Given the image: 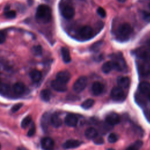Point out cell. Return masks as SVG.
<instances>
[{
	"instance_id": "cell-45",
	"label": "cell",
	"mask_w": 150,
	"mask_h": 150,
	"mask_svg": "<svg viewBox=\"0 0 150 150\" xmlns=\"http://www.w3.org/2000/svg\"><path fill=\"white\" fill-rule=\"evenodd\" d=\"M148 45H149V46H150V40H149L148 42Z\"/></svg>"
},
{
	"instance_id": "cell-1",
	"label": "cell",
	"mask_w": 150,
	"mask_h": 150,
	"mask_svg": "<svg viewBox=\"0 0 150 150\" xmlns=\"http://www.w3.org/2000/svg\"><path fill=\"white\" fill-rule=\"evenodd\" d=\"M35 17L39 23H47L52 19V11L49 6L46 5H40L37 8Z\"/></svg>"
},
{
	"instance_id": "cell-19",
	"label": "cell",
	"mask_w": 150,
	"mask_h": 150,
	"mask_svg": "<svg viewBox=\"0 0 150 150\" xmlns=\"http://www.w3.org/2000/svg\"><path fill=\"white\" fill-rule=\"evenodd\" d=\"M50 123L54 127L59 128L62 125V120L57 114L54 113L51 115Z\"/></svg>"
},
{
	"instance_id": "cell-49",
	"label": "cell",
	"mask_w": 150,
	"mask_h": 150,
	"mask_svg": "<svg viewBox=\"0 0 150 150\" xmlns=\"http://www.w3.org/2000/svg\"><path fill=\"white\" fill-rule=\"evenodd\" d=\"M149 8H150V5H149Z\"/></svg>"
},
{
	"instance_id": "cell-23",
	"label": "cell",
	"mask_w": 150,
	"mask_h": 150,
	"mask_svg": "<svg viewBox=\"0 0 150 150\" xmlns=\"http://www.w3.org/2000/svg\"><path fill=\"white\" fill-rule=\"evenodd\" d=\"M30 79L33 82H38L42 78V73L38 70H33L29 73Z\"/></svg>"
},
{
	"instance_id": "cell-35",
	"label": "cell",
	"mask_w": 150,
	"mask_h": 150,
	"mask_svg": "<svg viewBox=\"0 0 150 150\" xmlns=\"http://www.w3.org/2000/svg\"><path fill=\"white\" fill-rule=\"evenodd\" d=\"M103 45V42L102 41H98L96 43H94L91 46V49L94 51V52H97L98 51L100 47H101Z\"/></svg>"
},
{
	"instance_id": "cell-3",
	"label": "cell",
	"mask_w": 150,
	"mask_h": 150,
	"mask_svg": "<svg viewBox=\"0 0 150 150\" xmlns=\"http://www.w3.org/2000/svg\"><path fill=\"white\" fill-rule=\"evenodd\" d=\"M132 32V28L129 23H125L121 25L116 32V36L118 40L125 42L129 39Z\"/></svg>"
},
{
	"instance_id": "cell-39",
	"label": "cell",
	"mask_w": 150,
	"mask_h": 150,
	"mask_svg": "<svg viewBox=\"0 0 150 150\" xmlns=\"http://www.w3.org/2000/svg\"><path fill=\"white\" fill-rule=\"evenodd\" d=\"M104 139L101 137H96L93 139V142L96 145H101L104 143Z\"/></svg>"
},
{
	"instance_id": "cell-16",
	"label": "cell",
	"mask_w": 150,
	"mask_h": 150,
	"mask_svg": "<svg viewBox=\"0 0 150 150\" xmlns=\"http://www.w3.org/2000/svg\"><path fill=\"white\" fill-rule=\"evenodd\" d=\"M81 142L76 139H69L66 141L63 145V148L66 149L76 148L81 145Z\"/></svg>"
},
{
	"instance_id": "cell-21",
	"label": "cell",
	"mask_w": 150,
	"mask_h": 150,
	"mask_svg": "<svg viewBox=\"0 0 150 150\" xmlns=\"http://www.w3.org/2000/svg\"><path fill=\"white\" fill-rule=\"evenodd\" d=\"M84 134L87 138L89 139H94L98 135V131L96 128L90 127L87 128L85 131Z\"/></svg>"
},
{
	"instance_id": "cell-13",
	"label": "cell",
	"mask_w": 150,
	"mask_h": 150,
	"mask_svg": "<svg viewBox=\"0 0 150 150\" xmlns=\"http://www.w3.org/2000/svg\"><path fill=\"white\" fill-rule=\"evenodd\" d=\"M51 86L54 90L59 92H64L67 90L66 84H64L56 79L52 81Z\"/></svg>"
},
{
	"instance_id": "cell-43",
	"label": "cell",
	"mask_w": 150,
	"mask_h": 150,
	"mask_svg": "<svg viewBox=\"0 0 150 150\" xmlns=\"http://www.w3.org/2000/svg\"><path fill=\"white\" fill-rule=\"evenodd\" d=\"M147 96H148V98L150 100V91L147 94Z\"/></svg>"
},
{
	"instance_id": "cell-30",
	"label": "cell",
	"mask_w": 150,
	"mask_h": 150,
	"mask_svg": "<svg viewBox=\"0 0 150 150\" xmlns=\"http://www.w3.org/2000/svg\"><path fill=\"white\" fill-rule=\"evenodd\" d=\"M32 51L33 54L36 56H40L42 53V48L40 45H35L33 46Z\"/></svg>"
},
{
	"instance_id": "cell-38",
	"label": "cell",
	"mask_w": 150,
	"mask_h": 150,
	"mask_svg": "<svg viewBox=\"0 0 150 150\" xmlns=\"http://www.w3.org/2000/svg\"><path fill=\"white\" fill-rule=\"evenodd\" d=\"M97 12L98 14V15L101 18H105L106 16V12L102 7L98 8L97 10Z\"/></svg>"
},
{
	"instance_id": "cell-8",
	"label": "cell",
	"mask_w": 150,
	"mask_h": 150,
	"mask_svg": "<svg viewBox=\"0 0 150 150\" xmlns=\"http://www.w3.org/2000/svg\"><path fill=\"white\" fill-rule=\"evenodd\" d=\"M138 69L141 75L148 76L150 74V63L146 60L141 61L138 65Z\"/></svg>"
},
{
	"instance_id": "cell-6",
	"label": "cell",
	"mask_w": 150,
	"mask_h": 150,
	"mask_svg": "<svg viewBox=\"0 0 150 150\" xmlns=\"http://www.w3.org/2000/svg\"><path fill=\"white\" fill-rule=\"evenodd\" d=\"M110 96L114 101H122L125 99V95L124 91L120 87H114L111 90Z\"/></svg>"
},
{
	"instance_id": "cell-17",
	"label": "cell",
	"mask_w": 150,
	"mask_h": 150,
	"mask_svg": "<svg viewBox=\"0 0 150 150\" xmlns=\"http://www.w3.org/2000/svg\"><path fill=\"white\" fill-rule=\"evenodd\" d=\"M13 93L16 95H22L25 90V86L22 82L15 83L12 87Z\"/></svg>"
},
{
	"instance_id": "cell-20",
	"label": "cell",
	"mask_w": 150,
	"mask_h": 150,
	"mask_svg": "<svg viewBox=\"0 0 150 150\" xmlns=\"http://www.w3.org/2000/svg\"><path fill=\"white\" fill-rule=\"evenodd\" d=\"M138 87L140 93L144 95H147L150 91V83L149 82L142 81L139 83Z\"/></svg>"
},
{
	"instance_id": "cell-31",
	"label": "cell",
	"mask_w": 150,
	"mask_h": 150,
	"mask_svg": "<svg viewBox=\"0 0 150 150\" xmlns=\"http://www.w3.org/2000/svg\"><path fill=\"white\" fill-rule=\"evenodd\" d=\"M4 15L8 19H13L16 17V12L15 11L8 10V11L5 12Z\"/></svg>"
},
{
	"instance_id": "cell-11",
	"label": "cell",
	"mask_w": 150,
	"mask_h": 150,
	"mask_svg": "<svg viewBox=\"0 0 150 150\" xmlns=\"http://www.w3.org/2000/svg\"><path fill=\"white\" fill-rule=\"evenodd\" d=\"M119 115L115 112H110L105 117V122L110 125H114L120 122Z\"/></svg>"
},
{
	"instance_id": "cell-40",
	"label": "cell",
	"mask_w": 150,
	"mask_h": 150,
	"mask_svg": "<svg viewBox=\"0 0 150 150\" xmlns=\"http://www.w3.org/2000/svg\"><path fill=\"white\" fill-rule=\"evenodd\" d=\"M6 40V32L4 30H0V44L4 43Z\"/></svg>"
},
{
	"instance_id": "cell-34",
	"label": "cell",
	"mask_w": 150,
	"mask_h": 150,
	"mask_svg": "<svg viewBox=\"0 0 150 150\" xmlns=\"http://www.w3.org/2000/svg\"><path fill=\"white\" fill-rule=\"evenodd\" d=\"M141 15L144 21L146 22H150V13L147 11H142Z\"/></svg>"
},
{
	"instance_id": "cell-10",
	"label": "cell",
	"mask_w": 150,
	"mask_h": 150,
	"mask_svg": "<svg viewBox=\"0 0 150 150\" xmlns=\"http://www.w3.org/2000/svg\"><path fill=\"white\" fill-rule=\"evenodd\" d=\"M41 146L44 150H52L54 148V141L50 137H45L42 139Z\"/></svg>"
},
{
	"instance_id": "cell-18",
	"label": "cell",
	"mask_w": 150,
	"mask_h": 150,
	"mask_svg": "<svg viewBox=\"0 0 150 150\" xmlns=\"http://www.w3.org/2000/svg\"><path fill=\"white\" fill-rule=\"evenodd\" d=\"M117 84L122 89L128 88L130 84L129 79L128 77H120L117 79Z\"/></svg>"
},
{
	"instance_id": "cell-26",
	"label": "cell",
	"mask_w": 150,
	"mask_h": 150,
	"mask_svg": "<svg viewBox=\"0 0 150 150\" xmlns=\"http://www.w3.org/2000/svg\"><path fill=\"white\" fill-rule=\"evenodd\" d=\"M112 69L113 67H112V63L111 61H108L105 62L102 65V67H101V70L104 73H108L112 70Z\"/></svg>"
},
{
	"instance_id": "cell-41",
	"label": "cell",
	"mask_w": 150,
	"mask_h": 150,
	"mask_svg": "<svg viewBox=\"0 0 150 150\" xmlns=\"http://www.w3.org/2000/svg\"><path fill=\"white\" fill-rule=\"evenodd\" d=\"M3 69H4V66L1 63H0V72L2 71Z\"/></svg>"
},
{
	"instance_id": "cell-46",
	"label": "cell",
	"mask_w": 150,
	"mask_h": 150,
	"mask_svg": "<svg viewBox=\"0 0 150 150\" xmlns=\"http://www.w3.org/2000/svg\"><path fill=\"white\" fill-rule=\"evenodd\" d=\"M108 150H114V149H112V148H110V149H108Z\"/></svg>"
},
{
	"instance_id": "cell-27",
	"label": "cell",
	"mask_w": 150,
	"mask_h": 150,
	"mask_svg": "<svg viewBox=\"0 0 150 150\" xmlns=\"http://www.w3.org/2000/svg\"><path fill=\"white\" fill-rule=\"evenodd\" d=\"M142 144H143L142 141L140 140H138L135 141L133 144L129 146L126 149V150H139V148L142 146Z\"/></svg>"
},
{
	"instance_id": "cell-32",
	"label": "cell",
	"mask_w": 150,
	"mask_h": 150,
	"mask_svg": "<svg viewBox=\"0 0 150 150\" xmlns=\"http://www.w3.org/2000/svg\"><path fill=\"white\" fill-rule=\"evenodd\" d=\"M118 139V136L115 133L110 134L108 137V141L110 143H115Z\"/></svg>"
},
{
	"instance_id": "cell-24",
	"label": "cell",
	"mask_w": 150,
	"mask_h": 150,
	"mask_svg": "<svg viewBox=\"0 0 150 150\" xmlns=\"http://www.w3.org/2000/svg\"><path fill=\"white\" fill-rule=\"evenodd\" d=\"M51 92L48 89H44L40 91V97L41 99L44 101H49L51 98Z\"/></svg>"
},
{
	"instance_id": "cell-5",
	"label": "cell",
	"mask_w": 150,
	"mask_h": 150,
	"mask_svg": "<svg viewBox=\"0 0 150 150\" xmlns=\"http://www.w3.org/2000/svg\"><path fill=\"white\" fill-rule=\"evenodd\" d=\"M87 84V79L86 76H81L76 80L74 82L73 88L76 93H80L83 91Z\"/></svg>"
},
{
	"instance_id": "cell-9",
	"label": "cell",
	"mask_w": 150,
	"mask_h": 150,
	"mask_svg": "<svg viewBox=\"0 0 150 150\" xmlns=\"http://www.w3.org/2000/svg\"><path fill=\"white\" fill-rule=\"evenodd\" d=\"M71 78L70 73L66 70H63L58 72L56 76V80L64 83L67 84Z\"/></svg>"
},
{
	"instance_id": "cell-4",
	"label": "cell",
	"mask_w": 150,
	"mask_h": 150,
	"mask_svg": "<svg viewBox=\"0 0 150 150\" xmlns=\"http://www.w3.org/2000/svg\"><path fill=\"white\" fill-rule=\"evenodd\" d=\"M112 67L117 71H123L127 68V64L122 54L121 53L114 54L111 56Z\"/></svg>"
},
{
	"instance_id": "cell-44",
	"label": "cell",
	"mask_w": 150,
	"mask_h": 150,
	"mask_svg": "<svg viewBox=\"0 0 150 150\" xmlns=\"http://www.w3.org/2000/svg\"><path fill=\"white\" fill-rule=\"evenodd\" d=\"M120 2H124L126 1V0H117Z\"/></svg>"
},
{
	"instance_id": "cell-47",
	"label": "cell",
	"mask_w": 150,
	"mask_h": 150,
	"mask_svg": "<svg viewBox=\"0 0 150 150\" xmlns=\"http://www.w3.org/2000/svg\"><path fill=\"white\" fill-rule=\"evenodd\" d=\"M1 144H0V150H1Z\"/></svg>"
},
{
	"instance_id": "cell-14",
	"label": "cell",
	"mask_w": 150,
	"mask_h": 150,
	"mask_svg": "<svg viewBox=\"0 0 150 150\" xmlns=\"http://www.w3.org/2000/svg\"><path fill=\"white\" fill-rule=\"evenodd\" d=\"M64 122L67 126L73 127L76 126L78 122V118L75 115L69 114L66 116L64 118Z\"/></svg>"
},
{
	"instance_id": "cell-7",
	"label": "cell",
	"mask_w": 150,
	"mask_h": 150,
	"mask_svg": "<svg viewBox=\"0 0 150 150\" xmlns=\"http://www.w3.org/2000/svg\"><path fill=\"white\" fill-rule=\"evenodd\" d=\"M94 30L93 28L90 26H84L80 28L79 31V35L80 37L84 39L87 40L91 38L93 36Z\"/></svg>"
},
{
	"instance_id": "cell-15",
	"label": "cell",
	"mask_w": 150,
	"mask_h": 150,
	"mask_svg": "<svg viewBox=\"0 0 150 150\" xmlns=\"http://www.w3.org/2000/svg\"><path fill=\"white\" fill-rule=\"evenodd\" d=\"M104 88V85L101 83L95 81L92 84L91 91L95 96H99L103 92Z\"/></svg>"
},
{
	"instance_id": "cell-48",
	"label": "cell",
	"mask_w": 150,
	"mask_h": 150,
	"mask_svg": "<svg viewBox=\"0 0 150 150\" xmlns=\"http://www.w3.org/2000/svg\"><path fill=\"white\" fill-rule=\"evenodd\" d=\"M1 83V78H0V84Z\"/></svg>"
},
{
	"instance_id": "cell-2",
	"label": "cell",
	"mask_w": 150,
	"mask_h": 150,
	"mask_svg": "<svg viewBox=\"0 0 150 150\" xmlns=\"http://www.w3.org/2000/svg\"><path fill=\"white\" fill-rule=\"evenodd\" d=\"M59 8L61 15L66 19L72 18L75 14V10L72 5L71 0H61Z\"/></svg>"
},
{
	"instance_id": "cell-36",
	"label": "cell",
	"mask_w": 150,
	"mask_h": 150,
	"mask_svg": "<svg viewBox=\"0 0 150 150\" xmlns=\"http://www.w3.org/2000/svg\"><path fill=\"white\" fill-rule=\"evenodd\" d=\"M22 105H23V104H22V103H17V104H14V105L12 107L11 110V111H12V112H17L18 111H19V110H20V108L22 107Z\"/></svg>"
},
{
	"instance_id": "cell-42",
	"label": "cell",
	"mask_w": 150,
	"mask_h": 150,
	"mask_svg": "<svg viewBox=\"0 0 150 150\" xmlns=\"http://www.w3.org/2000/svg\"><path fill=\"white\" fill-rule=\"evenodd\" d=\"M17 150H28V149H26V148H23V147H20V148H18L17 149Z\"/></svg>"
},
{
	"instance_id": "cell-37",
	"label": "cell",
	"mask_w": 150,
	"mask_h": 150,
	"mask_svg": "<svg viewBox=\"0 0 150 150\" xmlns=\"http://www.w3.org/2000/svg\"><path fill=\"white\" fill-rule=\"evenodd\" d=\"M35 131H36V127H35V125L34 123H33L32 125H31V127L30 128V129H29L28 132V136L29 137H32L33 136L35 133Z\"/></svg>"
},
{
	"instance_id": "cell-33",
	"label": "cell",
	"mask_w": 150,
	"mask_h": 150,
	"mask_svg": "<svg viewBox=\"0 0 150 150\" xmlns=\"http://www.w3.org/2000/svg\"><path fill=\"white\" fill-rule=\"evenodd\" d=\"M142 94L141 93L135 95V100L138 103V104H139V105H144L145 104V100L144 97H142Z\"/></svg>"
},
{
	"instance_id": "cell-28",
	"label": "cell",
	"mask_w": 150,
	"mask_h": 150,
	"mask_svg": "<svg viewBox=\"0 0 150 150\" xmlns=\"http://www.w3.org/2000/svg\"><path fill=\"white\" fill-rule=\"evenodd\" d=\"M94 104V101L91 99V98H88L86 100H84L82 104H81V107L85 110L89 109L91 108Z\"/></svg>"
},
{
	"instance_id": "cell-22",
	"label": "cell",
	"mask_w": 150,
	"mask_h": 150,
	"mask_svg": "<svg viewBox=\"0 0 150 150\" xmlns=\"http://www.w3.org/2000/svg\"><path fill=\"white\" fill-rule=\"evenodd\" d=\"M61 54L62 56L63 60L64 63H69L71 61V56L70 54V52L67 47H63L61 49Z\"/></svg>"
},
{
	"instance_id": "cell-29",
	"label": "cell",
	"mask_w": 150,
	"mask_h": 150,
	"mask_svg": "<svg viewBox=\"0 0 150 150\" xmlns=\"http://www.w3.org/2000/svg\"><path fill=\"white\" fill-rule=\"evenodd\" d=\"M32 121V117L30 115H28L25 117L21 122V127L23 129L26 128L30 124Z\"/></svg>"
},
{
	"instance_id": "cell-25",
	"label": "cell",
	"mask_w": 150,
	"mask_h": 150,
	"mask_svg": "<svg viewBox=\"0 0 150 150\" xmlns=\"http://www.w3.org/2000/svg\"><path fill=\"white\" fill-rule=\"evenodd\" d=\"M10 86L5 83H1L0 84V94L4 96H6L9 94Z\"/></svg>"
},
{
	"instance_id": "cell-12",
	"label": "cell",
	"mask_w": 150,
	"mask_h": 150,
	"mask_svg": "<svg viewBox=\"0 0 150 150\" xmlns=\"http://www.w3.org/2000/svg\"><path fill=\"white\" fill-rule=\"evenodd\" d=\"M50 117L51 114L49 112H45L41 117L40 125L44 131H46L49 128L50 123Z\"/></svg>"
}]
</instances>
